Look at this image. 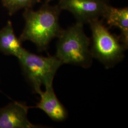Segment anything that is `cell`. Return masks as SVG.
<instances>
[{
  "label": "cell",
  "instance_id": "cell-1",
  "mask_svg": "<svg viewBox=\"0 0 128 128\" xmlns=\"http://www.w3.org/2000/svg\"><path fill=\"white\" fill-rule=\"evenodd\" d=\"M61 11L58 5L51 6L46 2L37 10L25 9V25L20 40L32 42L39 51L46 50L51 40L58 37L63 30L59 23Z\"/></svg>",
  "mask_w": 128,
  "mask_h": 128
},
{
  "label": "cell",
  "instance_id": "cell-2",
  "mask_svg": "<svg viewBox=\"0 0 128 128\" xmlns=\"http://www.w3.org/2000/svg\"><path fill=\"white\" fill-rule=\"evenodd\" d=\"M84 24L77 22L62 30L56 44L55 56L62 64H72L87 68L92 64L90 39L84 30Z\"/></svg>",
  "mask_w": 128,
  "mask_h": 128
},
{
  "label": "cell",
  "instance_id": "cell-3",
  "mask_svg": "<svg viewBox=\"0 0 128 128\" xmlns=\"http://www.w3.org/2000/svg\"><path fill=\"white\" fill-rule=\"evenodd\" d=\"M92 32V44L90 52L95 58L107 69L112 68L124 57L128 48L120 40V37L111 33L99 18L89 22Z\"/></svg>",
  "mask_w": 128,
  "mask_h": 128
},
{
  "label": "cell",
  "instance_id": "cell-4",
  "mask_svg": "<svg viewBox=\"0 0 128 128\" xmlns=\"http://www.w3.org/2000/svg\"><path fill=\"white\" fill-rule=\"evenodd\" d=\"M24 75L35 92L41 91V86H53L55 74L63 64L55 56H44L31 53L25 48L17 58Z\"/></svg>",
  "mask_w": 128,
  "mask_h": 128
},
{
  "label": "cell",
  "instance_id": "cell-5",
  "mask_svg": "<svg viewBox=\"0 0 128 128\" xmlns=\"http://www.w3.org/2000/svg\"><path fill=\"white\" fill-rule=\"evenodd\" d=\"M107 0H60L58 6L73 14L77 22L89 23L102 17L107 6Z\"/></svg>",
  "mask_w": 128,
  "mask_h": 128
},
{
  "label": "cell",
  "instance_id": "cell-6",
  "mask_svg": "<svg viewBox=\"0 0 128 128\" xmlns=\"http://www.w3.org/2000/svg\"><path fill=\"white\" fill-rule=\"evenodd\" d=\"M30 107L14 102L0 108V128H38L41 126L32 124L28 119Z\"/></svg>",
  "mask_w": 128,
  "mask_h": 128
},
{
  "label": "cell",
  "instance_id": "cell-7",
  "mask_svg": "<svg viewBox=\"0 0 128 128\" xmlns=\"http://www.w3.org/2000/svg\"><path fill=\"white\" fill-rule=\"evenodd\" d=\"M38 94L40 100L36 108L43 110L56 122H62L66 119L68 110L57 97L53 86L45 88V91L41 90Z\"/></svg>",
  "mask_w": 128,
  "mask_h": 128
},
{
  "label": "cell",
  "instance_id": "cell-8",
  "mask_svg": "<svg viewBox=\"0 0 128 128\" xmlns=\"http://www.w3.org/2000/svg\"><path fill=\"white\" fill-rule=\"evenodd\" d=\"M102 17L109 28H118L120 31V40L127 48L128 46V8H116L109 5Z\"/></svg>",
  "mask_w": 128,
  "mask_h": 128
},
{
  "label": "cell",
  "instance_id": "cell-9",
  "mask_svg": "<svg viewBox=\"0 0 128 128\" xmlns=\"http://www.w3.org/2000/svg\"><path fill=\"white\" fill-rule=\"evenodd\" d=\"M23 49L22 42L14 33L12 22L9 20L0 30V52L17 58Z\"/></svg>",
  "mask_w": 128,
  "mask_h": 128
},
{
  "label": "cell",
  "instance_id": "cell-10",
  "mask_svg": "<svg viewBox=\"0 0 128 128\" xmlns=\"http://www.w3.org/2000/svg\"><path fill=\"white\" fill-rule=\"evenodd\" d=\"M2 2L10 15H12L22 9L32 8L40 0H2Z\"/></svg>",
  "mask_w": 128,
  "mask_h": 128
},
{
  "label": "cell",
  "instance_id": "cell-11",
  "mask_svg": "<svg viewBox=\"0 0 128 128\" xmlns=\"http://www.w3.org/2000/svg\"><path fill=\"white\" fill-rule=\"evenodd\" d=\"M52 0H46V2H48V3H49L51 1H52Z\"/></svg>",
  "mask_w": 128,
  "mask_h": 128
}]
</instances>
